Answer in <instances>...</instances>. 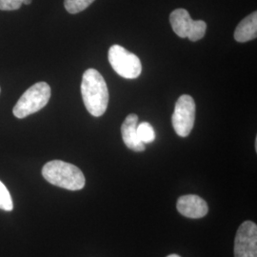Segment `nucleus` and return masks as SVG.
Returning <instances> with one entry per match:
<instances>
[{"label":"nucleus","mask_w":257,"mask_h":257,"mask_svg":"<svg viewBox=\"0 0 257 257\" xmlns=\"http://www.w3.org/2000/svg\"><path fill=\"white\" fill-rule=\"evenodd\" d=\"M170 22L175 34L182 38H189L195 42L202 39L207 30V24L203 20H193L189 12L176 9L170 15Z\"/></svg>","instance_id":"39448f33"},{"label":"nucleus","mask_w":257,"mask_h":257,"mask_svg":"<svg viewBox=\"0 0 257 257\" xmlns=\"http://www.w3.org/2000/svg\"><path fill=\"white\" fill-rule=\"evenodd\" d=\"M195 120V103L189 94L181 95L175 103V111L172 116L173 127L177 136L187 138L193 128Z\"/></svg>","instance_id":"423d86ee"},{"label":"nucleus","mask_w":257,"mask_h":257,"mask_svg":"<svg viewBox=\"0 0 257 257\" xmlns=\"http://www.w3.org/2000/svg\"><path fill=\"white\" fill-rule=\"evenodd\" d=\"M24 0H0L1 11H15L19 10Z\"/></svg>","instance_id":"4468645a"},{"label":"nucleus","mask_w":257,"mask_h":257,"mask_svg":"<svg viewBox=\"0 0 257 257\" xmlns=\"http://www.w3.org/2000/svg\"><path fill=\"white\" fill-rule=\"evenodd\" d=\"M0 92H1V89H0Z\"/></svg>","instance_id":"f3484780"},{"label":"nucleus","mask_w":257,"mask_h":257,"mask_svg":"<svg viewBox=\"0 0 257 257\" xmlns=\"http://www.w3.org/2000/svg\"><path fill=\"white\" fill-rule=\"evenodd\" d=\"M176 208L182 215L193 219L204 217L209 211L207 202L194 194L180 196L176 203Z\"/></svg>","instance_id":"6e6552de"},{"label":"nucleus","mask_w":257,"mask_h":257,"mask_svg":"<svg viewBox=\"0 0 257 257\" xmlns=\"http://www.w3.org/2000/svg\"><path fill=\"white\" fill-rule=\"evenodd\" d=\"M51 97V88L46 82L36 83L24 92L14 107V115L19 118H25L28 115L43 109Z\"/></svg>","instance_id":"7ed1b4c3"},{"label":"nucleus","mask_w":257,"mask_h":257,"mask_svg":"<svg viewBox=\"0 0 257 257\" xmlns=\"http://www.w3.org/2000/svg\"><path fill=\"white\" fill-rule=\"evenodd\" d=\"M138 115L135 113L128 114L121 126V134L125 145L130 150L139 153L145 151V144L138 138Z\"/></svg>","instance_id":"1a4fd4ad"},{"label":"nucleus","mask_w":257,"mask_h":257,"mask_svg":"<svg viewBox=\"0 0 257 257\" xmlns=\"http://www.w3.org/2000/svg\"><path fill=\"white\" fill-rule=\"evenodd\" d=\"M83 102L87 110L94 117L102 116L108 108L109 90L101 74L95 69H88L81 82Z\"/></svg>","instance_id":"f257e3e1"},{"label":"nucleus","mask_w":257,"mask_h":257,"mask_svg":"<svg viewBox=\"0 0 257 257\" xmlns=\"http://www.w3.org/2000/svg\"><path fill=\"white\" fill-rule=\"evenodd\" d=\"M25 5H29V4H31L32 3V0H24V2H23Z\"/></svg>","instance_id":"2eb2a0df"},{"label":"nucleus","mask_w":257,"mask_h":257,"mask_svg":"<svg viewBox=\"0 0 257 257\" xmlns=\"http://www.w3.org/2000/svg\"><path fill=\"white\" fill-rule=\"evenodd\" d=\"M108 58L114 72L126 79H136L141 74L142 65L139 57L120 45L110 47Z\"/></svg>","instance_id":"20e7f679"},{"label":"nucleus","mask_w":257,"mask_h":257,"mask_svg":"<svg viewBox=\"0 0 257 257\" xmlns=\"http://www.w3.org/2000/svg\"><path fill=\"white\" fill-rule=\"evenodd\" d=\"M42 175L49 183L69 191L82 190L86 183L81 170L61 160H53L42 169Z\"/></svg>","instance_id":"f03ea898"},{"label":"nucleus","mask_w":257,"mask_h":257,"mask_svg":"<svg viewBox=\"0 0 257 257\" xmlns=\"http://www.w3.org/2000/svg\"><path fill=\"white\" fill-rule=\"evenodd\" d=\"M167 257H180L179 255H177V254H171V255H168Z\"/></svg>","instance_id":"dca6fc26"},{"label":"nucleus","mask_w":257,"mask_h":257,"mask_svg":"<svg viewBox=\"0 0 257 257\" xmlns=\"http://www.w3.org/2000/svg\"><path fill=\"white\" fill-rule=\"evenodd\" d=\"M94 0H64L65 9L70 14H78L87 9Z\"/></svg>","instance_id":"f8f14e48"},{"label":"nucleus","mask_w":257,"mask_h":257,"mask_svg":"<svg viewBox=\"0 0 257 257\" xmlns=\"http://www.w3.org/2000/svg\"><path fill=\"white\" fill-rule=\"evenodd\" d=\"M257 37V13L253 12L243 19L235 29L234 39L237 42H248Z\"/></svg>","instance_id":"9d476101"},{"label":"nucleus","mask_w":257,"mask_h":257,"mask_svg":"<svg viewBox=\"0 0 257 257\" xmlns=\"http://www.w3.org/2000/svg\"><path fill=\"white\" fill-rule=\"evenodd\" d=\"M234 257H257V226L251 221L240 225L234 241Z\"/></svg>","instance_id":"0eeeda50"},{"label":"nucleus","mask_w":257,"mask_h":257,"mask_svg":"<svg viewBox=\"0 0 257 257\" xmlns=\"http://www.w3.org/2000/svg\"><path fill=\"white\" fill-rule=\"evenodd\" d=\"M138 135L140 141L144 144H150L156 139V132L149 122H142L138 125Z\"/></svg>","instance_id":"9b49d317"},{"label":"nucleus","mask_w":257,"mask_h":257,"mask_svg":"<svg viewBox=\"0 0 257 257\" xmlns=\"http://www.w3.org/2000/svg\"><path fill=\"white\" fill-rule=\"evenodd\" d=\"M14 209V203L6 186L0 181V210L11 211Z\"/></svg>","instance_id":"ddd939ff"}]
</instances>
